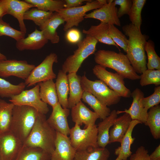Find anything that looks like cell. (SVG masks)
I'll return each instance as SVG.
<instances>
[{"instance_id":"cell-4","label":"cell","mask_w":160,"mask_h":160,"mask_svg":"<svg viewBox=\"0 0 160 160\" xmlns=\"http://www.w3.org/2000/svg\"><path fill=\"white\" fill-rule=\"evenodd\" d=\"M39 113L30 106L14 105L9 131L23 144L31 131Z\"/></svg>"},{"instance_id":"cell-1","label":"cell","mask_w":160,"mask_h":160,"mask_svg":"<svg viewBox=\"0 0 160 160\" xmlns=\"http://www.w3.org/2000/svg\"><path fill=\"white\" fill-rule=\"evenodd\" d=\"M122 29L129 38L126 55L135 72L142 74L147 69L145 45L147 37L131 23L124 25Z\"/></svg>"},{"instance_id":"cell-12","label":"cell","mask_w":160,"mask_h":160,"mask_svg":"<svg viewBox=\"0 0 160 160\" xmlns=\"http://www.w3.org/2000/svg\"><path fill=\"white\" fill-rule=\"evenodd\" d=\"M35 67L24 60H1L0 61V76L7 78L13 76L25 80Z\"/></svg>"},{"instance_id":"cell-38","label":"cell","mask_w":160,"mask_h":160,"mask_svg":"<svg viewBox=\"0 0 160 160\" xmlns=\"http://www.w3.org/2000/svg\"><path fill=\"white\" fill-rule=\"evenodd\" d=\"M145 49L148 60L146 64L147 69L160 70V58L155 51L153 42L151 40L146 41Z\"/></svg>"},{"instance_id":"cell-22","label":"cell","mask_w":160,"mask_h":160,"mask_svg":"<svg viewBox=\"0 0 160 160\" xmlns=\"http://www.w3.org/2000/svg\"><path fill=\"white\" fill-rule=\"evenodd\" d=\"M132 121L130 115L126 113L115 119L109 131V143L121 142Z\"/></svg>"},{"instance_id":"cell-47","label":"cell","mask_w":160,"mask_h":160,"mask_svg":"<svg viewBox=\"0 0 160 160\" xmlns=\"http://www.w3.org/2000/svg\"><path fill=\"white\" fill-rule=\"evenodd\" d=\"M149 156L151 160H160V145H159Z\"/></svg>"},{"instance_id":"cell-27","label":"cell","mask_w":160,"mask_h":160,"mask_svg":"<svg viewBox=\"0 0 160 160\" xmlns=\"http://www.w3.org/2000/svg\"><path fill=\"white\" fill-rule=\"evenodd\" d=\"M55 83L58 103L63 108H68L69 87L66 73L59 70Z\"/></svg>"},{"instance_id":"cell-17","label":"cell","mask_w":160,"mask_h":160,"mask_svg":"<svg viewBox=\"0 0 160 160\" xmlns=\"http://www.w3.org/2000/svg\"><path fill=\"white\" fill-rule=\"evenodd\" d=\"M144 96L143 92L140 89H135L131 92L133 101L130 107L128 109H125L123 111H116L117 114L126 113L130 115L132 120H137L141 124H144L147 119L148 110L143 107L141 103Z\"/></svg>"},{"instance_id":"cell-14","label":"cell","mask_w":160,"mask_h":160,"mask_svg":"<svg viewBox=\"0 0 160 160\" xmlns=\"http://www.w3.org/2000/svg\"><path fill=\"white\" fill-rule=\"evenodd\" d=\"M107 3L101 7L86 14L84 18H93L100 22L120 26L121 22L117 16L118 9L113 0H107Z\"/></svg>"},{"instance_id":"cell-26","label":"cell","mask_w":160,"mask_h":160,"mask_svg":"<svg viewBox=\"0 0 160 160\" xmlns=\"http://www.w3.org/2000/svg\"><path fill=\"white\" fill-rule=\"evenodd\" d=\"M109 24L100 22L97 25H92L87 30L84 29L83 33L89 35L96 39L98 42L106 44L113 45L117 47L120 51L119 47L109 36L108 33Z\"/></svg>"},{"instance_id":"cell-7","label":"cell","mask_w":160,"mask_h":160,"mask_svg":"<svg viewBox=\"0 0 160 160\" xmlns=\"http://www.w3.org/2000/svg\"><path fill=\"white\" fill-rule=\"evenodd\" d=\"M107 3L106 0H91L84 5L78 7L64 8L57 12L64 19L65 23L63 30L67 31L73 26H77L84 20L86 13L99 8Z\"/></svg>"},{"instance_id":"cell-8","label":"cell","mask_w":160,"mask_h":160,"mask_svg":"<svg viewBox=\"0 0 160 160\" xmlns=\"http://www.w3.org/2000/svg\"><path fill=\"white\" fill-rule=\"evenodd\" d=\"M97 130L95 124L81 129L76 124L70 128L69 138L72 145L76 151L99 147L97 143Z\"/></svg>"},{"instance_id":"cell-48","label":"cell","mask_w":160,"mask_h":160,"mask_svg":"<svg viewBox=\"0 0 160 160\" xmlns=\"http://www.w3.org/2000/svg\"><path fill=\"white\" fill-rule=\"evenodd\" d=\"M7 14L4 0H0V17Z\"/></svg>"},{"instance_id":"cell-21","label":"cell","mask_w":160,"mask_h":160,"mask_svg":"<svg viewBox=\"0 0 160 160\" xmlns=\"http://www.w3.org/2000/svg\"><path fill=\"white\" fill-rule=\"evenodd\" d=\"M65 22L63 18L57 12L53 13L52 16L40 28L45 38L53 44L59 42L60 37L57 30Z\"/></svg>"},{"instance_id":"cell-45","label":"cell","mask_w":160,"mask_h":160,"mask_svg":"<svg viewBox=\"0 0 160 160\" xmlns=\"http://www.w3.org/2000/svg\"><path fill=\"white\" fill-rule=\"evenodd\" d=\"M81 34L77 29H70L67 31L66 38L67 41L72 44L77 43L81 40Z\"/></svg>"},{"instance_id":"cell-11","label":"cell","mask_w":160,"mask_h":160,"mask_svg":"<svg viewBox=\"0 0 160 160\" xmlns=\"http://www.w3.org/2000/svg\"><path fill=\"white\" fill-rule=\"evenodd\" d=\"M39 88L37 84L31 89L23 90L18 95L12 97L9 101L14 105L31 107L39 113L45 115L49 109L47 104L40 98Z\"/></svg>"},{"instance_id":"cell-28","label":"cell","mask_w":160,"mask_h":160,"mask_svg":"<svg viewBox=\"0 0 160 160\" xmlns=\"http://www.w3.org/2000/svg\"><path fill=\"white\" fill-rule=\"evenodd\" d=\"M39 95L41 100L52 108L58 103L55 83L53 79L38 83Z\"/></svg>"},{"instance_id":"cell-25","label":"cell","mask_w":160,"mask_h":160,"mask_svg":"<svg viewBox=\"0 0 160 160\" xmlns=\"http://www.w3.org/2000/svg\"><path fill=\"white\" fill-rule=\"evenodd\" d=\"M141 124L136 120H132L128 129L120 143V146L115 149V154L119 156L122 160H127V158L132 154L131 151V146L135 138L132 136L133 129L137 124Z\"/></svg>"},{"instance_id":"cell-35","label":"cell","mask_w":160,"mask_h":160,"mask_svg":"<svg viewBox=\"0 0 160 160\" xmlns=\"http://www.w3.org/2000/svg\"><path fill=\"white\" fill-rule=\"evenodd\" d=\"M25 86L24 82L14 85L0 78V97L10 98L18 95L24 90Z\"/></svg>"},{"instance_id":"cell-50","label":"cell","mask_w":160,"mask_h":160,"mask_svg":"<svg viewBox=\"0 0 160 160\" xmlns=\"http://www.w3.org/2000/svg\"><path fill=\"white\" fill-rule=\"evenodd\" d=\"M115 160H122L119 156H118L115 159Z\"/></svg>"},{"instance_id":"cell-33","label":"cell","mask_w":160,"mask_h":160,"mask_svg":"<svg viewBox=\"0 0 160 160\" xmlns=\"http://www.w3.org/2000/svg\"><path fill=\"white\" fill-rule=\"evenodd\" d=\"M14 105L0 99V133L9 131Z\"/></svg>"},{"instance_id":"cell-39","label":"cell","mask_w":160,"mask_h":160,"mask_svg":"<svg viewBox=\"0 0 160 160\" xmlns=\"http://www.w3.org/2000/svg\"><path fill=\"white\" fill-rule=\"evenodd\" d=\"M108 33L109 36L115 43L126 53L128 40L124 34L113 25H109Z\"/></svg>"},{"instance_id":"cell-13","label":"cell","mask_w":160,"mask_h":160,"mask_svg":"<svg viewBox=\"0 0 160 160\" xmlns=\"http://www.w3.org/2000/svg\"><path fill=\"white\" fill-rule=\"evenodd\" d=\"M23 144L9 131L0 133V160H15Z\"/></svg>"},{"instance_id":"cell-10","label":"cell","mask_w":160,"mask_h":160,"mask_svg":"<svg viewBox=\"0 0 160 160\" xmlns=\"http://www.w3.org/2000/svg\"><path fill=\"white\" fill-rule=\"evenodd\" d=\"M92 71L99 80L121 97L128 98L131 97V91L125 85L124 78L122 76L117 73L108 71L105 68L97 64L94 67Z\"/></svg>"},{"instance_id":"cell-32","label":"cell","mask_w":160,"mask_h":160,"mask_svg":"<svg viewBox=\"0 0 160 160\" xmlns=\"http://www.w3.org/2000/svg\"><path fill=\"white\" fill-rule=\"evenodd\" d=\"M144 124L148 126L154 138H160V106L158 105L149 109L148 116Z\"/></svg>"},{"instance_id":"cell-40","label":"cell","mask_w":160,"mask_h":160,"mask_svg":"<svg viewBox=\"0 0 160 160\" xmlns=\"http://www.w3.org/2000/svg\"><path fill=\"white\" fill-rule=\"evenodd\" d=\"M140 84L144 86L154 84L156 86L160 85V70L147 69L140 76Z\"/></svg>"},{"instance_id":"cell-29","label":"cell","mask_w":160,"mask_h":160,"mask_svg":"<svg viewBox=\"0 0 160 160\" xmlns=\"http://www.w3.org/2000/svg\"><path fill=\"white\" fill-rule=\"evenodd\" d=\"M51 155L39 148L23 145L15 160H50Z\"/></svg>"},{"instance_id":"cell-34","label":"cell","mask_w":160,"mask_h":160,"mask_svg":"<svg viewBox=\"0 0 160 160\" xmlns=\"http://www.w3.org/2000/svg\"><path fill=\"white\" fill-rule=\"evenodd\" d=\"M39 9L54 12L64 8L63 0H24Z\"/></svg>"},{"instance_id":"cell-37","label":"cell","mask_w":160,"mask_h":160,"mask_svg":"<svg viewBox=\"0 0 160 160\" xmlns=\"http://www.w3.org/2000/svg\"><path fill=\"white\" fill-rule=\"evenodd\" d=\"M53 13L33 7L25 12L24 19L32 20L36 25L40 27L52 16Z\"/></svg>"},{"instance_id":"cell-43","label":"cell","mask_w":160,"mask_h":160,"mask_svg":"<svg viewBox=\"0 0 160 160\" xmlns=\"http://www.w3.org/2000/svg\"><path fill=\"white\" fill-rule=\"evenodd\" d=\"M113 2L116 5H119L120 6L118 9L117 13L119 18L125 15H128L132 6V0H115Z\"/></svg>"},{"instance_id":"cell-41","label":"cell","mask_w":160,"mask_h":160,"mask_svg":"<svg viewBox=\"0 0 160 160\" xmlns=\"http://www.w3.org/2000/svg\"><path fill=\"white\" fill-rule=\"evenodd\" d=\"M0 17V36H6L11 37L16 41L25 37V33L14 29L9 23Z\"/></svg>"},{"instance_id":"cell-23","label":"cell","mask_w":160,"mask_h":160,"mask_svg":"<svg viewBox=\"0 0 160 160\" xmlns=\"http://www.w3.org/2000/svg\"><path fill=\"white\" fill-rule=\"evenodd\" d=\"M67 76L69 94L68 98V108L71 109L81 101L84 91L81 86V76L76 73H68Z\"/></svg>"},{"instance_id":"cell-31","label":"cell","mask_w":160,"mask_h":160,"mask_svg":"<svg viewBox=\"0 0 160 160\" xmlns=\"http://www.w3.org/2000/svg\"><path fill=\"white\" fill-rule=\"evenodd\" d=\"M81 99L90 106L101 119L103 120L110 115V109L90 93L84 91Z\"/></svg>"},{"instance_id":"cell-3","label":"cell","mask_w":160,"mask_h":160,"mask_svg":"<svg viewBox=\"0 0 160 160\" xmlns=\"http://www.w3.org/2000/svg\"><path fill=\"white\" fill-rule=\"evenodd\" d=\"M45 114L39 113L25 145L39 148L51 155L54 151L56 132L47 123Z\"/></svg>"},{"instance_id":"cell-15","label":"cell","mask_w":160,"mask_h":160,"mask_svg":"<svg viewBox=\"0 0 160 160\" xmlns=\"http://www.w3.org/2000/svg\"><path fill=\"white\" fill-rule=\"evenodd\" d=\"M52 108V112L47 119V123L56 132L68 136L70 130L67 119L69 109L63 108L58 102Z\"/></svg>"},{"instance_id":"cell-6","label":"cell","mask_w":160,"mask_h":160,"mask_svg":"<svg viewBox=\"0 0 160 160\" xmlns=\"http://www.w3.org/2000/svg\"><path fill=\"white\" fill-rule=\"evenodd\" d=\"M80 82L84 91L90 93L107 106L117 104L121 99L119 95L100 80H90L84 74L81 76Z\"/></svg>"},{"instance_id":"cell-2","label":"cell","mask_w":160,"mask_h":160,"mask_svg":"<svg viewBox=\"0 0 160 160\" xmlns=\"http://www.w3.org/2000/svg\"><path fill=\"white\" fill-rule=\"evenodd\" d=\"M95 61L97 65L113 69L124 79L131 80L140 79L126 55L120 52L99 50L94 53Z\"/></svg>"},{"instance_id":"cell-9","label":"cell","mask_w":160,"mask_h":160,"mask_svg":"<svg viewBox=\"0 0 160 160\" xmlns=\"http://www.w3.org/2000/svg\"><path fill=\"white\" fill-rule=\"evenodd\" d=\"M57 62L58 57L56 54L51 53L47 55L39 65L34 68L25 80L26 86L28 87L55 79L56 75L53 71V65L54 63Z\"/></svg>"},{"instance_id":"cell-30","label":"cell","mask_w":160,"mask_h":160,"mask_svg":"<svg viewBox=\"0 0 160 160\" xmlns=\"http://www.w3.org/2000/svg\"><path fill=\"white\" fill-rule=\"evenodd\" d=\"M110 154L105 147H98L76 151L73 160H108Z\"/></svg>"},{"instance_id":"cell-44","label":"cell","mask_w":160,"mask_h":160,"mask_svg":"<svg viewBox=\"0 0 160 160\" xmlns=\"http://www.w3.org/2000/svg\"><path fill=\"white\" fill-rule=\"evenodd\" d=\"M148 150L143 146L139 147L130 156L129 160H151Z\"/></svg>"},{"instance_id":"cell-49","label":"cell","mask_w":160,"mask_h":160,"mask_svg":"<svg viewBox=\"0 0 160 160\" xmlns=\"http://www.w3.org/2000/svg\"><path fill=\"white\" fill-rule=\"evenodd\" d=\"M7 59L6 57L0 52V61Z\"/></svg>"},{"instance_id":"cell-18","label":"cell","mask_w":160,"mask_h":160,"mask_svg":"<svg viewBox=\"0 0 160 160\" xmlns=\"http://www.w3.org/2000/svg\"><path fill=\"white\" fill-rule=\"evenodd\" d=\"M71 109L72 121L80 126L84 124V128L95 124L96 121L99 118L98 115L90 110L81 100Z\"/></svg>"},{"instance_id":"cell-20","label":"cell","mask_w":160,"mask_h":160,"mask_svg":"<svg viewBox=\"0 0 160 160\" xmlns=\"http://www.w3.org/2000/svg\"><path fill=\"white\" fill-rule=\"evenodd\" d=\"M48 41L42 31L36 28L27 37L17 41L15 45L16 48L20 51L35 50L42 48Z\"/></svg>"},{"instance_id":"cell-5","label":"cell","mask_w":160,"mask_h":160,"mask_svg":"<svg viewBox=\"0 0 160 160\" xmlns=\"http://www.w3.org/2000/svg\"><path fill=\"white\" fill-rule=\"evenodd\" d=\"M98 42L89 35L77 43V48L73 54L68 56L62 66V70L64 72L77 73L81 65L87 57L95 53Z\"/></svg>"},{"instance_id":"cell-42","label":"cell","mask_w":160,"mask_h":160,"mask_svg":"<svg viewBox=\"0 0 160 160\" xmlns=\"http://www.w3.org/2000/svg\"><path fill=\"white\" fill-rule=\"evenodd\" d=\"M141 103L143 107L147 110L159 105L160 103V86L155 87L153 93L148 97L143 98Z\"/></svg>"},{"instance_id":"cell-19","label":"cell","mask_w":160,"mask_h":160,"mask_svg":"<svg viewBox=\"0 0 160 160\" xmlns=\"http://www.w3.org/2000/svg\"><path fill=\"white\" fill-rule=\"evenodd\" d=\"M4 1L7 14L10 15L17 19L20 31L25 33L27 29L24 21V16L28 10L34 7L24 0H4Z\"/></svg>"},{"instance_id":"cell-16","label":"cell","mask_w":160,"mask_h":160,"mask_svg":"<svg viewBox=\"0 0 160 160\" xmlns=\"http://www.w3.org/2000/svg\"><path fill=\"white\" fill-rule=\"evenodd\" d=\"M55 148L50 160H73L76 152L68 136L56 132Z\"/></svg>"},{"instance_id":"cell-46","label":"cell","mask_w":160,"mask_h":160,"mask_svg":"<svg viewBox=\"0 0 160 160\" xmlns=\"http://www.w3.org/2000/svg\"><path fill=\"white\" fill-rule=\"evenodd\" d=\"M89 0H64V8H68L81 6L85 2L91 1Z\"/></svg>"},{"instance_id":"cell-24","label":"cell","mask_w":160,"mask_h":160,"mask_svg":"<svg viewBox=\"0 0 160 160\" xmlns=\"http://www.w3.org/2000/svg\"><path fill=\"white\" fill-rule=\"evenodd\" d=\"M117 117L116 111L113 110L111 111L109 116L98 123L97 128V143L99 147L105 148L109 144V130Z\"/></svg>"},{"instance_id":"cell-36","label":"cell","mask_w":160,"mask_h":160,"mask_svg":"<svg viewBox=\"0 0 160 160\" xmlns=\"http://www.w3.org/2000/svg\"><path fill=\"white\" fill-rule=\"evenodd\" d=\"M131 7L128 14L131 23L138 29L140 30L142 20L141 12L146 0H132Z\"/></svg>"}]
</instances>
